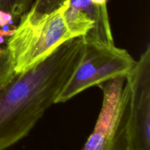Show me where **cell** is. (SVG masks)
I'll return each instance as SVG.
<instances>
[{
  "label": "cell",
  "instance_id": "1",
  "mask_svg": "<svg viewBox=\"0 0 150 150\" xmlns=\"http://www.w3.org/2000/svg\"><path fill=\"white\" fill-rule=\"evenodd\" d=\"M83 48L82 37L72 38L0 87V150L27 136L46 110L55 104L79 66Z\"/></svg>",
  "mask_w": 150,
  "mask_h": 150
},
{
  "label": "cell",
  "instance_id": "2",
  "mask_svg": "<svg viewBox=\"0 0 150 150\" xmlns=\"http://www.w3.org/2000/svg\"><path fill=\"white\" fill-rule=\"evenodd\" d=\"M66 4L37 17L27 13L7 40V48L13 59L16 73L30 70L46 59L59 46L72 39L64 18Z\"/></svg>",
  "mask_w": 150,
  "mask_h": 150
},
{
  "label": "cell",
  "instance_id": "3",
  "mask_svg": "<svg viewBox=\"0 0 150 150\" xmlns=\"http://www.w3.org/2000/svg\"><path fill=\"white\" fill-rule=\"evenodd\" d=\"M84 42L81 60L60 92L55 104L65 103L91 86L118 77H126L136 64L126 50L113 45Z\"/></svg>",
  "mask_w": 150,
  "mask_h": 150
},
{
  "label": "cell",
  "instance_id": "4",
  "mask_svg": "<svg viewBox=\"0 0 150 150\" xmlns=\"http://www.w3.org/2000/svg\"><path fill=\"white\" fill-rule=\"evenodd\" d=\"M99 85L103 92L102 108L82 150H129L130 89L126 77L116 78Z\"/></svg>",
  "mask_w": 150,
  "mask_h": 150
},
{
  "label": "cell",
  "instance_id": "5",
  "mask_svg": "<svg viewBox=\"0 0 150 150\" xmlns=\"http://www.w3.org/2000/svg\"><path fill=\"white\" fill-rule=\"evenodd\" d=\"M126 79L130 89L127 135L129 150H150V45Z\"/></svg>",
  "mask_w": 150,
  "mask_h": 150
},
{
  "label": "cell",
  "instance_id": "6",
  "mask_svg": "<svg viewBox=\"0 0 150 150\" xmlns=\"http://www.w3.org/2000/svg\"><path fill=\"white\" fill-rule=\"evenodd\" d=\"M64 18L73 38L82 37L83 41L114 44L107 5L91 0H64Z\"/></svg>",
  "mask_w": 150,
  "mask_h": 150
},
{
  "label": "cell",
  "instance_id": "7",
  "mask_svg": "<svg viewBox=\"0 0 150 150\" xmlns=\"http://www.w3.org/2000/svg\"><path fill=\"white\" fill-rule=\"evenodd\" d=\"M35 0H0V12L8 13L14 20L29 11Z\"/></svg>",
  "mask_w": 150,
  "mask_h": 150
},
{
  "label": "cell",
  "instance_id": "8",
  "mask_svg": "<svg viewBox=\"0 0 150 150\" xmlns=\"http://www.w3.org/2000/svg\"><path fill=\"white\" fill-rule=\"evenodd\" d=\"M13 59L7 47L0 46V87L16 75Z\"/></svg>",
  "mask_w": 150,
  "mask_h": 150
},
{
  "label": "cell",
  "instance_id": "9",
  "mask_svg": "<svg viewBox=\"0 0 150 150\" xmlns=\"http://www.w3.org/2000/svg\"><path fill=\"white\" fill-rule=\"evenodd\" d=\"M63 1L64 0H35L26 13L32 17L47 14L58 8Z\"/></svg>",
  "mask_w": 150,
  "mask_h": 150
}]
</instances>
